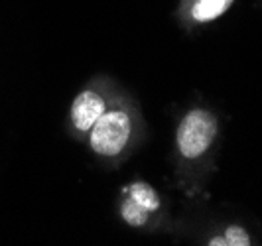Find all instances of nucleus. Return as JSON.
<instances>
[{
    "mask_svg": "<svg viewBox=\"0 0 262 246\" xmlns=\"http://www.w3.org/2000/svg\"><path fill=\"white\" fill-rule=\"evenodd\" d=\"M130 138V118L124 113H105L91 128V148L101 155H117Z\"/></svg>",
    "mask_w": 262,
    "mask_h": 246,
    "instance_id": "f03ea898",
    "label": "nucleus"
},
{
    "mask_svg": "<svg viewBox=\"0 0 262 246\" xmlns=\"http://www.w3.org/2000/svg\"><path fill=\"white\" fill-rule=\"evenodd\" d=\"M225 238H227L229 246H249L250 244L249 233H247L243 227H238V225H231V227L227 229V233H225Z\"/></svg>",
    "mask_w": 262,
    "mask_h": 246,
    "instance_id": "0eeeda50",
    "label": "nucleus"
},
{
    "mask_svg": "<svg viewBox=\"0 0 262 246\" xmlns=\"http://www.w3.org/2000/svg\"><path fill=\"white\" fill-rule=\"evenodd\" d=\"M120 213H122V219L126 220L128 225H132V227H140V225H144L146 220H148V211L142 205H138L132 197L122 203V211Z\"/></svg>",
    "mask_w": 262,
    "mask_h": 246,
    "instance_id": "423d86ee",
    "label": "nucleus"
},
{
    "mask_svg": "<svg viewBox=\"0 0 262 246\" xmlns=\"http://www.w3.org/2000/svg\"><path fill=\"white\" fill-rule=\"evenodd\" d=\"M126 193H130V197L142 207L150 213V211H156L160 207V199L158 193L148 185V183H132L130 187H124Z\"/></svg>",
    "mask_w": 262,
    "mask_h": 246,
    "instance_id": "39448f33",
    "label": "nucleus"
},
{
    "mask_svg": "<svg viewBox=\"0 0 262 246\" xmlns=\"http://www.w3.org/2000/svg\"><path fill=\"white\" fill-rule=\"evenodd\" d=\"M231 4H233V0H197V4L193 6V18L197 22L215 20L227 12Z\"/></svg>",
    "mask_w": 262,
    "mask_h": 246,
    "instance_id": "20e7f679",
    "label": "nucleus"
},
{
    "mask_svg": "<svg viewBox=\"0 0 262 246\" xmlns=\"http://www.w3.org/2000/svg\"><path fill=\"white\" fill-rule=\"evenodd\" d=\"M217 134V120L207 110H191L187 117H184L180 128H178V148L180 152L193 160L199 158Z\"/></svg>",
    "mask_w": 262,
    "mask_h": 246,
    "instance_id": "f257e3e1",
    "label": "nucleus"
},
{
    "mask_svg": "<svg viewBox=\"0 0 262 246\" xmlns=\"http://www.w3.org/2000/svg\"><path fill=\"white\" fill-rule=\"evenodd\" d=\"M101 115H105V101L95 91H83L81 95H77V99L71 104L73 124H75V128L83 130V132L91 130Z\"/></svg>",
    "mask_w": 262,
    "mask_h": 246,
    "instance_id": "7ed1b4c3",
    "label": "nucleus"
},
{
    "mask_svg": "<svg viewBox=\"0 0 262 246\" xmlns=\"http://www.w3.org/2000/svg\"><path fill=\"white\" fill-rule=\"evenodd\" d=\"M211 246H229V242H227V238L225 236H215V238H211Z\"/></svg>",
    "mask_w": 262,
    "mask_h": 246,
    "instance_id": "6e6552de",
    "label": "nucleus"
}]
</instances>
